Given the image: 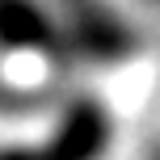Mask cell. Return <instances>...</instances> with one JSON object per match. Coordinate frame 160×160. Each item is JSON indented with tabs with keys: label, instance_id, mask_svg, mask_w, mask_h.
<instances>
[{
	"label": "cell",
	"instance_id": "2",
	"mask_svg": "<svg viewBox=\"0 0 160 160\" xmlns=\"http://www.w3.org/2000/svg\"><path fill=\"white\" fill-rule=\"evenodd\" d=\"M0 34L13 38V42H38L47 30H42V21H38L34 8L13 4V0H0Z\"/></svg>",
	"mask_w": 160,
	"mask_h": 160
},
{
	"label": "cell",
	"instance_id": "1",
	"mask_svg": "<svg viewBox=\"0 0 160 160\" xmlns=\"http://www.w3.org/2000/svg\"><path fill=\"white\" fill-rule=\"evenodd\" d=\"M105 143V122L93 105H80L72 118L59 127V135L42 148H8L0 160H93Z\"/></svg>",
	"mask_w": 160,
	"mask_h": 160
}]
</instances>
